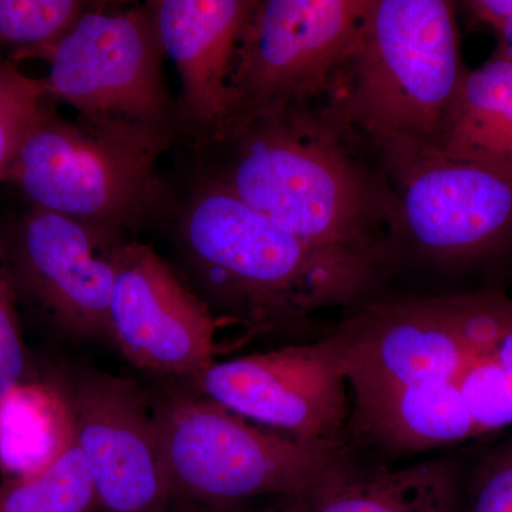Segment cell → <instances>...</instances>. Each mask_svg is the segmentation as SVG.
I'll list each match as a JSON object with an SVG mask.
<instances>
[{"label":"cell","instance_id":"ba28073f","mask_svg":"<svg viewBox=\"0 0 512 512\" xmlns=\"http://www.w3.org/2000/svg\"><path fill=\"white\" fill-rule=\"evenodd\" d=\"M367 6L369 0L256 2L235 56L227 123L318 109L352 52Z\"/></svg>","mask_w":512,"mask_h":512},{"label":"cell","instance_id":"5bb4252c","mask_svg":"<svg viewBox=\"0 0 512 512\" xmlns=\"http://www.w3.org/2000/svg\"><path fill=\"white\" fill-rule=\"evenodd\" d=\"M256 2L160 0L150 3L161 49L183 87L184 114L201 137L231 116V77L242 32Z\"/></svg>","mask_w":512,"mask_h":512},{"label":"cell","instance_id":"4316f807","mask_svg":"<svg viewBox=\"0 0 512 512\" xmlns=\"http://www.w3.org/2000/svg\"><path fill=\"white\" fill-rule=\"evenodd\" d=\"M0 512H2V508H0Z\"/></svg>","mask_w":512,"mask_h":512},{"label":"cell","instance_id":"2e32d148","mask_svg":"<svg viewBox=\"0 0 512 512\" xmlns=\"http://www.w3.org/2000/svg\"><path fill=\"white\" fill-rule=\"evenodd\" d=\"M350 441L389 456H412L477 439L458 380L410 384L353 400Z\"/></svg>","mask_w":512,"mask_h":512},{"label":"cell","instance_id":"44dd1931","mask_svg":"<svg viewBox=\"0 0 512 512\" xmlns=\"http://www.w3.org/2000/svg\"><path fill=\"white\" fill-rule=\"evenodd\" d=\"M89 8V3L77 0H0V49H9L16 63L39 57Z\"/></svg>","mask_w":512,"mask_h":512},{"label":"cell","instance_id":"6da1fadb","mask_svg":"<svg viewBox=\"0 0 512 512\" xmlns=\"http://www.w3.org/2000/svg\"><path fill=\"white\" fill-rule=\"evenodd\" d=\"M208 180L296 237L390 266L399 204L315 110L229 120L204 138Z\"/></svg>","mask_w":512,"mask_h":512},{"label":"cell","instance_id":"4fadbf2b","mask_svg":"<svg viewBox=\"0 0 512 512\" xmlns=\"http://www.w3.org/2000/svg\"><path fill=\"white\" fill-rule=\"evenodd\" d=\"M97 512H165L171 503L153 403L133 380L87 370L67 394Z\"/></svg>","mask_w":512,"mask_h":512},{"label":"cell","instance_id":"cb8c5ba5","mask_svg":"<svg viewBox=\"0 0 512 512\" xmlns=\"http://www.w3.org/2000/svg\"><path fill=\"white\" fill-rule=\"evenodd\" d=\"M18 302L8 235L0 231V399L26 376L28 360Z\"/></svg>","mask_w":512,"mask_h":512},{"label":"cell","instance_id":"e0dca14e","mask_svg":"<svg viewBox=\"0 0 512 512\" xmlns=\"http://www.w3.org/2000/svg\"><path fill=\"white\" fill-rule=\"evenodd\" d=\"M436 151L512 180V63L497 50L468 70Z\"/></svg>","mask_w":512,"mask_h":512},{"label":"cell","instance_id":"8992f818","mask_svg":"<svg viewBox=\"0 0 512 512\" xmlns=\"http://www.w3.org/2000/svg\"><path fill=\"white\" fill-rule=\"evenodd\" d=\"M510 298L500 291L367 303L333 333L353 400L429 382L458 380L503 328Z\"/></svg>","mask_w":512,"mask_h":512},{"label":"cell","instance_id":"7c38bea8","mask_svg":"<svg viewBox=\"0 0 512 512\" xmlns=\"http://www.w3.org/2000/svg\"><path fill=\"white\" fill-rule=\"evenodd\" d=\"M121 242L120 232L32 208L8 235L19 298L69 335L109 338Z\"/></svg>","mask_w":512,"mask_h":512},{"label":"cell","instance_id":"30bf717a","mask_svg":"<svg viewBox=\"0 0 512 512\" xmlns=\"http://www.w3.org/2000/svg\"><path fill=\"white\" fill-rule=\"evenodd\" d=\"M399 204L397 241L430 261L467 265L512 239V180L436 150L384 168Z\"/></svg>","mask_w":512,"mask_h":512},{"label":"cell","instance_id":"3957f363","mask_svg":"<svg viewBox=\"0 0 512 512\" xmlns=\"http://www.w3.org/2000/svg\"><path fill=\"white\" fill-rule=\"evenodd\" d=\"M467 72L453 2L369 0L352 52L315 111L386 168L436 150Z\"/></svg>","mask_w":512,"mask_h":512},{"label":"cell","instance_id":"d4e9b609","mask_svg":"<svg viewBox=\"0 0 512 512\" xmlns=\"http://www.w3.org/2000/svg\"><path fill=\"white\" fill-rule=\"evenodd\" d=\"M463 5L474 22L497 33V52L512 63V0H471Z\"/></svg>","mask_w":512,"mask_h":512},{"label":"cell","instance_id":"8fae6325","mask_svg":"<svg viewBox=\"0 0 512 512\" xmlns=\"http://www.w3.org/2000/svg\"><path fill=\"white\" fill-rule=\"evenodd\" d=\"M109 308V338L127 362L191 383L215 363L218 320L154 249L121 242Z\"/></svg>","mask_w":512,"mask_h":512},{"label":"cell","instance_id":"ac0fdd59","mask_svg":"<svg viewBox=\"0 0 512 512\" xmlns=\"http://www.w3.org/2000/svg\"><path fill=\"white\" fill-rule=\"evenodd\" d=\"M74 440L67 394L23 379L0 399V470L8 484L42 473Z\"/></svg>","mask_w":512,"mask_h":512},{"label":"cell","instance_id":"603a6c76","mask_svg":"<svg viewBox=\"0 0 512 512\" xmlns=\"http://www.w3.org/2000/svg\"><path fill=\"white\" fill-rule=\"evenodd\" d=\"M463 512H512V431L471 461Z\"/></svg>","mask_w":512,"mask_h":512},{"label":"cell","instance_id":"7402d4cb","mask_svg":"<svg viewBox=\"0 0 512 512\" xmlns=\"http://www.w3.org/2000/svg\"><path fill=\"white\" fill-rule=\"evenodd\" d=\"M47 100L45 80L23 73L13 60L0 59V181Z\"/></svg>","mask_w":512,"mask_h":512},{"label":"cell","instance_id":"9c48e42d","mask_svg":"<svg viewBox=\"0 0 512 512\" xmlns=\"http://www.w3.org/2000/svg\"><path fill=\"white\" fill-rule=\"evenodd\" d=\"M194 393L238 416L313 443L352 444L348 379L332 332L312 342L215 362Z\"/></svg>","mask_w":512,"mask_h":512},{"label":"cell","instance_id":"9a60e30c","mask_svg":"<svg viewBox=\"0 0 512 512\" xmlns=\"http://www.w3.org/2000/svg\"><path fill=\"white\" fill-rule=\"evenodd\" d=\"M471 461L443 454L400 468L365 466L355 458L322 483L272 500L275 512H463Z\"/></svg>","mask_w":512,"mask_h":512},{"label":"cell","instance_id":"484cf974","mask_svg":"<svg viewBox=\"0 0 512 512\" xmlns=\"http://www.w3.org/2000/svg\"><path fill=\"white\" fill-rule=\"evenodd\" d=\"M259 503L261 501L241 504H202L171 498V503L165 512H275L272 500H266L264 505Z\"/></svg>","mask_w":512,"mask_h":512},{"label":"cell","instance_id":"5b68a950","mask_svg":"<svg viewBox=\"0 0 512 512\" xmlns=\"http://www.w3.org/2000/svg\"><path fill=\"white\" fill-rule=\"evenodd\" d=\"M163 49L150 6H90L62 40L40 55L50 66L49 99L69 104L80 123L151 146L167 147L171 103Z\"/></svg>","mask_w":512,"mask_h":512},{"label":"cell","instance_id":"d6986e66","mask_svg":"<svg viewBox=\"0 0 512 512\" xmlns=\"http://www.w3.org/2000/svg\"><path fill=\"white\" fill-rule=\"evenodd\" d=\"M2 512H97L96 490L77 444L42 473L6 484L0 490Z\"/></svg>","mask_w":512,"mask_h":512},{"label":"cell","instance_id":"7a4b0ae2","mask_svg":"<svg viewBox=\"0 0 512 512\" xmlns=\"http://www.w3.org/2000/svg\"><path fill=\"white\" fill-rule=\"evenodd\" d=\"M197 295L215 318L256 333L299 335L329 309L379 299L390 266L296 237L204 178L180 227Z\"/></svg>","mask_w":512,"mask_h":512},{"label":"cell","instance_id":"52a82bcc","mask_svg":"<svg viewBox=\"0 0 512 512\" xmlns=\"http://www.w3.org/2000/svg\"><path fill=\"white\" fill-rule=\"evenodd\" d=\"M163 150L63 119L46 101L5 180L33 208L120 232L150 208Z\"/></svg>","mask_w":512,"mask_h":512},{"label":"cell","instance_id":"277c9868","mask_svg":"<svg viewBox=\"0 0 512 512\" xmlns=\"http://www.w3.org/2000/svg\"><path fill=\"white\" fill-rule=\"evenodd\" d=\"M171 495L241 504L311 490L355 458L353 444L313 443L264 429L197 393L153 402Z\"/></svg>","mask_w":512,"mask_h":512},{"label":"cell","instance_id":"ffe728a7","mask_svg":"<svg viewBox=\"0 0 512 512\" xmlns=\"http://www.w3.org/2000/svg\"><path fill=\"white\" fill-rule=\"evenodd\" d=\"M478 437L512 427V303L500 333L458 379Z\"/></svg>","mask_w":512,"mask_h":512}]
</instances>
